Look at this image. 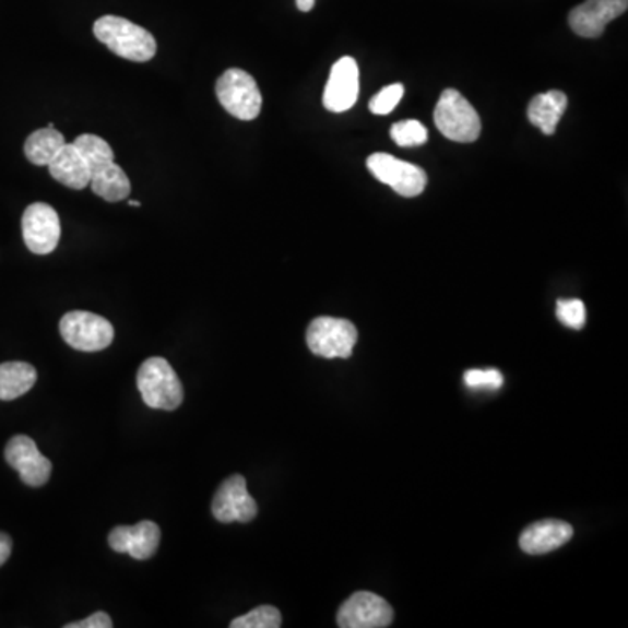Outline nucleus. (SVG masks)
I'll use <instances>...</instances> for the list:
<instances>
[{
	"instance_id": "5701e85b",
	"label": "nucleus",
	"mask_w": 628,
	"mask_h": 628,
	"mask_svg": "<svg viewBox=\"0 0 628 628\" xmlns=\"http://www.w3.org/2000/svg\"><path fill=\"white\" fill-rule=\"evenodd\" d=\"M557 318L562 325L569 329H583L586 321L585 304L580 299H560L557 300Z\"/></svg>"
},
{
	"instance_id": "c85d7f7f",
	"label": "nucleus",
	"mask_w": 628,
	"mask_h": 628,
	"mask_svg": "<svg viewBox=\"0 0 628 628\" xmlns=\"http://www.w3.org/2000/svg\"><path fill=\"white\" fill-rule=\"evenodd\" d=\"M128 203H130V206H134V209H140V206H142V203H139V201L130 200Z\"/></svg>"
},
{
	"instance_id": "4be33fe9",
	"label": "nucleus",
	"mask_w": 628,
	"mask_h": 628,
	"mask_svg": "<svg viewBox=\"0 0 628 628\" xmlns=\"http://www.w3.org/2000/svg\"><path fill=\"white\" fill-rule=\"evenodd\" d=\"M282 627V613L274 606H259L253 612L230 621V628H277Z\"/></svg>"
},
{
	"instance_id": "6e6552de",
	"label": "nucleus",
	"mask_w": 628,
	"mask_h": 628,
	"mask_svg": "<svg viewBox=\"0 0 628 628\" xmlns=\"http://www.w3.org/2000/svg\"><path fill=\"white\" fill-rule=\"evenodd\" d=\"M23 239L35 256H48L60 244L61 224L57 210L46 203H34L22 218Z\"/></svg>"
},
{
	"instance_id": "f3484780",
	"label": "nucleus",
	"mask_w": 628,
	"mask_h": 628,
	"mask_svg": "<svg viewBox=\"0 0 628 628\" xmlns=\"http://www.w3.org/2000/svg\"><path fill=\"white\" fill-rule=\"evenodd\" d=\"M90 169H92L90 186L96 195H100L102 200L118 203V201L130 198V178L125 174L121 166L114 163V159L96 163V165L90 166Z\"/></svg>"
},
{
	"instance_id": "393cba45",
	"label": "nucleus",
	"mask_w": 628,
	"mask_h": 628,
	"mask_svg": "<svg viewBox=\"0 0 628 628\" xmlns=\"http://www.w3.org/2000/svg\"><path fill=\"white\" fill-rule=\"evenodd\" d=\"M464 382L469 388H484V390H498L502 386V376L499 370H469L464 374Z\"/></svg>"
},
{
	"instance_id": "f03ea898",
	"label": "nucleus",
	"mask_w": 628,
	"mask_h": 628,
	"mask_svg": "<svg viewBox=\"0 0 628 628\" xmlns=\"http://www.w3.org/2000/svg\"><path fill=\"white\" fill-rule=\"evenodd\" d=\"M137 386L143 402L151 408L175 411L182 403V382L174 367L161 356L143 362L137 376Z\"/></svg>"
},
{
	"instance_id": "bb28decb",
	"label": "nucleus",
	"mask_w": 628,
	"mask_h": 628,
	"mask_svg": "<svg viewBox=\"0 0 628 628\" xmlns=\"http://www.w3.org/2000/svg\"><path fill=\"white\" fill-rule=\"evenodd\" d=\"M11 550H13L11 537H9L8 534L0 533V566H4L5 560H8L9 555H11Z\"/></svg>"
},
{
	"instance_id": "9b49d317",
	"label": "nucleus",
	"mask_w": 628,
	"mask_h": 628,
	"mask_svg": "<svg viewBox=\"0 0 628 628\" xmlns=\"http://www.w3.org/2000/svg\"><path fill=\"white\" fill-rule=\"evenodd\" d=\"M5 461L20 473L26 486L40 487L48 484L52 464L40 454L34 440L26 435H16L5 446Z\"/></svg>"
},
{
	"instance_id": "a211bd4d",
	"label": "nucleus",
	"mask_w": 628,
	"mask_h": 628,
	"mask_svg": "<svg viewBox=\"0 0 628 628\" xmlns=\"http://www.w3.org/2000/svg\"><path fill=\"white\" fill-rule=\"evenodd\" d=\"M568 109V96L559 90L534 96L528 107L529 121L545 134H554L564 112Z\"/></svg>"
},
{
	"instance_id": "cd10ccee",
	"label": "nucleus",
	"mask_w": 628,
	"mask_h": 628,
	"mask_svg": "<svg viewBox=\"0 0 628 628\" xmlns=\"http://www.w3.org/2000/svg\"><path fill=\"white\" fill-rule=\"evenodd\" d=\"M315 2H317V0H295V4H297V8H299V11H303V13H309V11L315 8Z\"/></svg>"
},
{
	"instance_id": "1a4fd4ad",
	"label": "nucleus",
	"mask_w": 628,
	"mask_h": 628,
	"mask_svg": "<svg viewBox=\"0 0 628 628\" xmlns=\"http://www.w3.org/2000/svg\"><path fill=\"white\" fill-rule=\"evenodd\" d=\"M393 621V607L372 592H356L337 613L341 628H384Z\"/></svg>"
},
{
	"instance_id": "f8f14e48",
	"label": "nucleus",
	"mask_w": 628,
	"mask_h": 628,
	"mask_svg": "<svg viewBox=\"0 0 628 628\" xmlns=\"http://www.w3.org/2000/svg\"><path fill=\"white\" fill-rule=\"evenodd\" d=\"M360 95V70L355 58L343 57L330 70L329 83L323 93V105L330 112L341 114L352 109Z\"/></svg>"
},
{
	"instance_id": "2eb2a0df",
	"label": "nucleus",
	"mask_w": 628,
	"mask_h": 628,
	"mask_svg": "<svg viewBox=\"0 0 628 628\" xmlns=\"http://www.w3.org/2000/svg\"><path fill=\"white\" fill-rule=\"evenodd\" d=\"M571 525L562 520H540L520 534L519 545L525 554L543 555L557 550L572 537Z\"/></svg>"
},
{
	"instance_id": "6ab92c4d",
	"label": "nucleus",
	"mask_w": 628,
	"mask_h": 628,
	"mask_svg": "<svg viewBox=\"0 0 628 628\" xmlns=\"http://www.w3.org/2000/svg\"><path fill=\"white\" fill-rule=\"evenodd\" d=\"M37 370L25 362L0 364V400L20 399L34 388Z\"/></svg>"
},
{
	"instance_id": "423d86ee",
	"label": "nucleus",
	"mask_w": 628,
	"mask_h": 628,
	"mask_svg": "<svg viewBox=\"0 0 628 628\" xmlns=\"http://www.w3.org/2000/svg\"><path fill=\"white\" fill-rule=\"evenodd\" d=\"M60 334L78 352L95 353L109 347L114 341V327L95 312L70 311L60 321Z\"/></svg>"
},
{
	"instance_id": "aec40b11",
	"label": "nucleus",
	"mask_w": 628,
	"mask_h": 628,
	"mask_svg": "<svg viewBox=\"0 0 628 628\" xmlns=\"http://www.w3.org/2000/svg\"><path fill=\"white\" fill-rule=\"evenodd\" d=\"M66 143L63 134L51 126L34 131L25 142L26 159L35 166H48Z\"/></svg>"
},
{
	"instance_id": "20e7f679",
	"label": "nucleus",
	"mask_w": 628,
	"mask_h": 628,
	"mask_svg": "<svg viewBox=\"0 0 628 628\" xmlns=\"http://www.w3.org/2000/svg\"><path fill=\"white\" fill-rule=\"evenodd\" d=\"M222 107L241 121H253L262 109V95L256 79L241 69H229L215 84Z\"/></svg>"
},
{
	"instance_id": "f257e3e1",
	"label": "nucleus",
	"mask_w": 628,
	"mask_h": 628,
	"mask_svg": "<svg viewBox=\"0 0 628 628\" xmlns=\"http://www.w3.org/2000/svg\"><path fill=\"white\" fill-rule=\"evenodd\" d=\"M93 32H95L96 39L105 44L114 55L125 60L143 63L156 57L157 43L154 35L126 17L112 16V14L98 17Z\"/></svg>"
},
{
	"instance_id": "0eeeda50",
	"label": "nucleus",
	"mask_w": 628,
	"mask_h": 628,
	"mask_svg": "<svg viewBox=\"0 0 628 628\" xmlns=\"http://www.w3.org/2000/svg\"><path fill=\"white\" fill-rule=\"evenodd\" d=\"M367 168L379 182L390 186L403 198H416L425 191L426 183H428L425 169L384 154V152H376L367 157Z\"/></svg>"
},
{
	"instance_id": "39448f33",
	"label": "nucleus",
	"mask_w": 628,
	"mask_h": 628,
	"mask_svg": "<svg viewBox=\"0 0 628 628\" xmlns=\"http://www.w3.org/2000/svg\"><path fill=\"white\" fill-rule=\"evenodd\" d=\"M358 341V330L343 318L320 317L312 320L306 334L311 353L321 358H349Z\"/></svg>"
},
{
	"instance_id": "a878e982",
	"label": "nucleus",
	"mask_w": 628,
	"mask_h": 628,
	"mask_svg": "<svg viewBox=\"0 0 628 628\" xmlns=\"http://www.w3.org/2000/svg\"><path fill=\"white\" fill-rule=\"evenodd\" d=\"M112 625V620H110V616L107 613L98 612L86 618V620L66 625V628H110Z\"/></svg>"
},
{
	"instance_id": "b1692460",
	"label": "nucleus",
	"mask_w": 628,
	"mask_h": 628,
	"mask_svg": "<svg viewBox=\"0 0 628 628\" xmlns=\"http://www.w3.org/2000/svg\"><path fill=\"white\" fill-rule=\"evenodd\" d=\"M402 84H391V86H386L384 90L372 96L369 102L370 112L376 114V116H386V114L393 112L394 107L400 104L403 96Z\"/></svg>"
},
{
	"instance_id": "ddd939ff",
	"label": "nucleus",
	"mask_w": 628,
	"mask_h": 628,
	"mask_svg": "<svg viewBox=\"0 0 628 628\" xmlns=\"http://www.w3.org/2000/svg\"><path fill=\"white\" fill-rule=\"evenodd\" d=\"M628 9V0H586L569 13V26L574 34L586 39L603 35L607 23L621 16Z\"/></svg>"
},
{
	"instance_id": "7ed1b4c3",
	"label": "nucleus",
	"mask_w": 628,
	"mask_h": 628,
	"mask_svg": "<svg viewBox=\"0 0 628 628\" xmlns=\"http://www.w3.org/2000/svg\"><path fill=\"white\" fill-rule=\"evenodd\" d=\"M435 125L452 142L472 143L481 137L482 122L477 110L452 87L446 90L438 100Z\"/></svg>"
},
{
	"instance_id": "412c9836",
	"label": "nucleus",
	"mask_w": 628,
	"mask_h": 628,
	"mask_svg": "<svg viewBox=\"0 0 628 628\" xmlns=\"http://www.w3.org/2000/svg\"><path fill=\"white\" fill-rule=\"evenodd\" d=\"M391 139L400 147H419L428 140V130L423 122L407 119L391 126Z\"/></svg>"
},
{
	"instance_id": "dca6fc26",
	"label": "nucleus",
	"mask_w": 628,
	"mask_h": 628,
	"mask_svg": "<svg viewBox=\"0 0 628 628\" xmlns=\"http://www.w3.org/2000/svg\"><path fill=\"white\" fill-rule=\"evenodd\" d=\"M48 168L57 182L75 191L90 186V180H92V169L87 165L86 157L79 152L74 143H66L55 159L49 163Z\"/></svg>"
},
{
	"instance_id": "4468645a",
	"label": "nucleus",
	"mask_w": 628,
	"mask_h": 628,
	"mask_svg": "<svg viewBox=\"0 0 628 628\" xmlns=\"http://www.w3.org/2000/svg\"><path fill=\"white\" fill-rule=\"evenodd\" d=\"M161 542V529L151 520L137 525H118L109 534V545L118 554H130L133 559L147 560L156 554Z\"/></svg>"
},
{
	"instance_id": "9d476101",
	"label": "nucleus",
	"mask_w": 628,
	"mask_h": 628,
	"mask_svg": "<svg viewBox=\"0 0 628 628\" xmlns=\"http://www.w3.org/2000/svg\"><path fill=\"white\" fill-rule=\"evenodd\" d=\"M257 511L256 499L248 493L247 481L241 475L226 478L213 496L212 513L222 524L250 522L256 519Z\"/></svg>"
}]
</instances>
